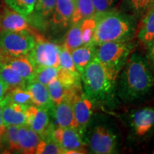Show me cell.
<instances>
[{
	"label": "cell",
	"instance_id": "1",
	"mask_svg": "<svg viewBox=\"0 0 154 154\" xmlns=\"http://www.w3.org/2000/svg\"><path fill=\"white\" fill-rule=\"evenodd\" d=\"M121 70L118 93L123 101L141 99L151 92L154 86V76L148 61L140 54H130Z\"/></svg>",
	"mask_w": 154,
	"mask_h": 154
},
{
	"label": "cell",
	"instance_id": "2",
	"mask_svg": "<svg viewBox=\"0 0 154 154\" xmlns=\"http://www.w3.org/2000/svg\"><path fill=\"white\" fill-rule=\"evenodd\" d=\"M121 70L105 65L95 57L81 74L83 93L92 101H111Z\"/></svg>",
	"mask_w": 154,
	"mask_h": 154
},
{
	"label": "cell",
	"instance_id": "3",
	"mask_svg": "<svg viewBox=\"0 0 154 154\" xmlns=\"http://www.w3.org/2000/svg\"><path fill=\"white\" fill-rule=\"evenodd\" d=\"M96 17V28L92 44L99 45L108 42L128 40L135 31L131 15L111 10Z\"/></svg>",
	"mask_w": 154,
	"mask_h": 154
},
{
	"label": "cell",
	"instance_id": "4",
	"mask_svg": "<svg viewBox=\"0 0 154 154\" xmlns=\"http://www.w3.org/2000/svg\"><path fill=\"white\" fill-rule=\"evenodd\" d=\"M36 36H35L27 31H1L0 54L10 57L28 54L33 49Z\"/></svg>",
	"mask_w": 154,
	"mask_h": 154
},
{
	"label": "cell",
	"instance_id": "5",
	"mask_svg": "<svg viewBox=\"0 0 154 154\" xmlns=\"http://www.w3.org/2000/svg\"><path fill=\"white\" fill-rule=\"evenodd\" d=\"M131 49V44L128 40L105 42L96 46L94 57L105 65L121 70Z\"/></svg>",
	"mask_w": 154,
	"mask_h": 154
},
{
	"label": "cell",
	"instance_id": "6",
	"mask_svg": "<svg viewBox=\"0 0 154 154\" xmlns=\"http://www.w3.org/2000/svg\"><path fill=\"white\" fill-rule=\"evenodd\" d=\"M61 47L38 36L29 57L36 69L40 67L59 68L60 65Z\"/></svg>",
	"mask_w": 154,
	"mask_h": 154
},
{
	"label": "cell",
	"instance_id": "7",
	"mask_svg": "<svg viewBox=\"0 0 154 154\" xmlns=\"http://www.w3.org/2000/svg\"><path fill=\"white\" fill-rule=\"evenodd\" d=\"M88 143L92 153L111 154L116 152L117 136L112 130L104 125H96L90 133Z\"/></svg>",
	"mask_w": 154,
	"mask_h": 154
},
{
	"label": "cell",
	"instance_id": "8",
	"mask_svg": "<svg viewBox=\"0 0 154 154\" xmlns=\"http://www.w3.org/2000/svg\"><path fill=\"white\" fill-rule=\"evenodd\" d=\"M51 137L63 150V153H86L84 137L76 128L57 127L53 129Z\"/></svg>",
	"mask_w": 154,
	"mask_h": 154
},
{
	"label": "cell",
	"instance_id": "9",
	"mask_svg": "<svg viewBox=\"0 0 154 154\" xmlns=\"http://www.w3.org/2000/svg\"><path fill=\"white\" fill-rule=\"evenodd\" d=\"M82 86L76 89L72 99L73 109L77 124V130L84 137L87 125L93 114V101L82 93Z\"/></svg>",
	"mask_w": 154,
	"mask_h": 154
},
{
	"label": "cell",
	"instance_id": "10",
	"mask_svg": "<svg viewBox=\"0 0 154 154\" xmlns=\"http://www.w3.org/2000/svg\"><path fill=\"white\" fill-rule=\"evenodd\" d=\"M25 114L26 124L37 133L42 138L51 136L54 127L50 123L49 116L47 110L32 104L26 108Z\"/></svg>",
	"mask_w": 154,
	"mask_h": 154
},
{
	"label": "cell",
	"instance_id": "11",
	"mask_svg": "<svg viewBox=\"0 0 154 154\" xmlns=\"http://www.w3.org/2000/svg\"><path fill=\"white\" fill-rule=\"evenodd\" d=\"M129 123L136 136H146L154 128V108L145 107L135 111L130 116Z\"/></svg>",
	"mask_w": 154,
	"mask_h": 154
},
{
	"label": "cell",
	"instance_id": "12",
	"mask_svg": "<svg viewBox=\"0 0 154 154\" xmlns=\"http://www.w3.org/2000/svg\"><path fill=\"white\" fill-rule=\"evenodd\" d=\"M0 31H27L34 34L26 17L9 8V7H5L0 14Z\"/></svg>",
	"mask_w": 154,
	"mask_h": 154
},
{
	"label": "cell",
	"instance_id": "13",
	"mask_svg": "<svg viewBox=\"0 0 154 154\" xmlns=\"http://www.w3.org/2000/svg\"><path fill=\"white\" fill-rule=\"evenodd\" d=\"M74 0H57L51 16V24L56 30H62L72 24Z\"/></svg>",
	"mask_w": 154,
	"mask_h": 154
},
{
	"label": "cell",
	"instance_id": "14",
	"mask_svg": "<svg viewBox=\"0 0 154 154\" xmlns=\"http://www.w3.org/2000/svg\"><path fill=\"white\" fill-rule=\"evenodd\" d=\"M0 63L8 65L17 74L26 81L32 80L36 70L28 54L18 57L0 54Z\"/></svg>",
	"mask_w": 154,
	"mask_h": 154
},
{
	"label": "cell",
	"instance_id": "15",
	"mask_svg": "<svg viewBox=\"0 0 154 154\" xmlns=\"http://www.w3.org/2000/svg\"><path fill=\"white\" fill-rule=\"evenodd\" d=\"M1 102L2 104L3 121L6 126L9 125L20 126L26 124L25 111L28 106L14 103L6 96Z\"/></svg>",
	"mask_w": 154,
	"mask_h": 154
},
{
	"label": "cell",
	"instance_id": "16",
	"mask_svg": "<svg viewBox=\"0 0 154 154\" xmlns=\"http://www.w3.org/2000/svg\"><path fill=\"white\" fill-rule=\"evenodd\" d=\"M25 88L29 92L32 104L51 112L54 105L50 98L47 86L35 81H28Z\"/></svg>",
	"mask_w": 154,
	"mask_h": 154
},
{
	"label": "cell",
	"instance_id": "17",
	"mask_svg": "<svg viewBox=\"0 0 154 154\" xmlns=\"http://www.w3.org/2000/svg\"><path fill=\"white\" fill-rule=\"evenodd\" d=\"M51 113L58 127L74 128L77 129L72 97H67L60 103L55 106Z\"/></svg>",
	"mask_w": 154,
	"mask_h": 154
},
{
	"label": "cell",
	"instance_id": "18",
	"mask_svg": "<svg viewBox=\"0 0 154 154\" xmlns=\"http://www.w3.org/2000/svg\"><path fill=\"white\" fill-rule=\"evenodd\" d=\"M18 138L20 152L26 154L35 153L41 136L27 124L19 126Z\"/></svg>",
	"mask_w": 154,
	"mask_h": 154
},
{
	"label": "cell",
	"instance_id": "19",
	"mask_svg": "<svg viewBox=\"0 0 154 154\" xmlns=\"http://www.w3.org/2000/svg\"><path fill=\"white\" fill-rule=\"evenodd\" d=\"M96 46L93 44H83L71 51L73 61L80 74L95 56Z\"/></svg>",
	"mask_w": 154,
	"mask_h": 154
},
{
	"label": "cell",
	"instance_id": "20",
	"mask_svg": "<svg viewBox=\"0 0 154 154\" xmlns=\"http://www.w3.org/2000/svg\"><path fill=\"white\" fill-rule=\"evenodd\" d=\"M142 17L138 25L137 37L148 46L154 39V5Z\"/></svg>",
	"mask_w": 154,
	"mask_h": 154
},
{
	"label": "cell",
	"instance_id": "21",
	"mask_svg": "<svg viewBox=\"0 0 154 154\" xmlns=\"http://www.w3.org/2000/svg\"><path fill=\"white\" fill-rule=\"evenodd\" d=\"M57 0H37L33 12L29 16L38 25H42L51 16Z\"/></svg>",
	"mask_w": 154,
	"mask_h": 154
},
{
	"label": "cell",
	"instance_id": "22",
	"mask_svg": "<svg viewBox=\"0 0 154 154\" xmlns=\"http://www.w3.org/2000/svg\"><path fill=\"white\" fill-rule=\"evenodd\" d=\"M95 9L92 0H74L72 24H78L84 19L95 17Z\"/></svg>",
	"mask_w": 154,
	"mask_h": 154
},
{
	"label": "cell",
	"instance_id": "23",
	"mask_svg": "<svg viewBox=\"0 0 154 154\" xmlns=\"http://www.w3.org/2000/svg\"><path fill=\"white\" fill-rule=\"evenodd\" d=\"M0 79L8 86V90L17 87L25 88L28 82L8 65L2 63H0Z\"/></svg>",
	"mask_w": 154,
	"mask_h": 154
},
{
	"label": "cell",
	"instance_id": "24",
	"mask_svg": "<svg viewBox=\"0 0 154 154\" xmlns=\"http://www.w3.org/2000/svg\"><path fill=\"white\" fill-rule=\"evenodd\" d=\"M19 126L9 125L7 126L5 135L2 138L0 147L4 148L7 153L20 151L18 138Z\"/></svg>",
	"mask_w": 154,
	"mask_h": 154
},
{
	"label": "cell",
	"instance_id": "25",
	"mask_svg": "<svg viewBox=\"0 0 154 154\" xmlns=\"http://www.w3.org/2000/svg\"><path fill=\"white\" fill-rule=\"evenodd\" d=\"M154 5V0H123V7L134 17H142Z\"/></svg>",
	"mask_w": 154,
	"mask_h": 154
},
{
	"label": "cell",
	"instance_id": "26",
	"mask_svg": "<svg viewBox=\"0 0 154 154\" xmlns=\"http://www.w3.org/2000/svg\"><path fill=\"white\" fill-rule=\"evenodd\" d=\"M50 98L54 105L57 106L62 102L70 93L71 88H67L57 78L53 79L47 85Z\"/></svg>",
	"mask_w": 154,
	"mask_h": 154
},
{
	"label": "cell",
	"instance_id": "27",
	"mask_svg": "<svg viewBox=\"0 0 154 154\" xmlns=\"http://www.w3.org/2000/svg\"><path fill=\"white\" fill-rule=\"evenodd\" d=\"M82 33L80 29V24H72L66 34L63 47H64L69 51L76 49L77 47L83 45Z\"/></svg>",
	"mask_w": 154,
	"mask_h": 154
},
{
	"label": "cell",
	"instance_id": "28",
	"mask_svg": "<svg viewBox=\"0 0 154 154\" xmlns=\"http://www.w3.org/2000/svg\"><path fill=\"white\" fill-rule=\"evenodd\" d=\"M37 0H5L9 8L26 18L33 12Z\"/></svg>",
	"mask_w": 154,
	"mask_h": 154
},
{
	"label": "cell",
	"instance_id": "29",
	"mask_svg": "<svg viewBox=\"0 0 154 154\" xmlns=\"http://www.w3.org/2000/svg\"><path fill=\"white\" fill-rule=\"evenodd\" d=\"M6 97L11 101L18 104L29 106L32 104L30 94L25 88L17 87L7 91Z\"/></svg>",
	"mask_w": 154,
	"mask_h": 154
},
{
	"label": "cell",
	"instance_id": "30",
	"mask_svg": "<svg viewBox=\"0 0 154 154\" xmlns=\"http://www.w3.org/2000/svg\"><path fill=\"white\" fill-rule=\"evenodd\" d=\"M36 154H61L63 150L51 136L42 138L36 147Z\"/></svg>",
	"mask_w": 154,
	"mask_h": 154
},
{
	"label": "cell",
	"instance_id": "31",
	"mask_svg": "<svg viewBox=\"0 0 154 154\" xmlns=\"http://www.w3.org/2000/svg\"><path fill=\"white\" fill-rule=\"evenodd\" d=\"M57 79L67 88L81 85V74H74L61 67L58 69Z\"/></svg>",
	"mask_w": 154,
	"mask_h": 154
},
{
	"label": "cell",
	"instance_id": "32",
	"mask_svg": "<svg viewBox=\"0 0 154 154\" xmlns=\"http://www.w3.org/2000/svg\"><path fill=\"white\" fill-rule=\"evenodd\" d=\"M96 28V17H91L84 19L80 23V29L82 33L83 44H92Z\"/></svg>",
	"mask_w": 154,
	"mask_h": 154
},
{
	"label": "cell",
	"instance_id": "33",
	"mask_svg": "<svg viewBox=\"0 0 154 154\" xmlns=\"http://www.w3.org/2000/svg\"><path fill=\"white\" fill-rule=\"evenodd\" d=\"M58 69L54 67H40L36 69L33 79L31 81L38 82L47 86L53 79L57 78Z\"/></svg>",
	"mask_w": 154,
	"mask_h": 154
},
{
	"label": "cell",
	"instance_id": "34",
	"mask_svg": "<svg viewBox=\"0 0 154 154\" xmlns=\"http://www.w3.org/2000/svg\"><path fill=\"white\" fill-rule=\"evenodd\" d=\"M59 67L63 68L74 74H80L75 66L71 52L64 47H61L60 51V65Z\"/></svg>",
	"mask_w": 154,
	"mask_h": 154
},
{
	"label": "cell",
	"instance_id": "35",
	"mask_svg": "<svg viewBox=\"0 0 154 154\" xmlns=\"http://www.w3.org/2000/svg\"><path fill=\"white\" fill-rule=\"evenodd\" d=\"M118 1L119 0H92L95 9V16L111 10Z\"/></svg>",
	"mask_w": 154,
	"mask_h": 154
},
{
	"label": "cell",
	"instance_id": "36",
	"mask_svg": "<svg viewBox=\"0 0 154 154\" xmlns=\"http://www.w3.org/2000/svg\"><path fill=\"white\" fill-rule=\"evenodd\" d=\"M147 61L151 69L154 72V39L148 45Z\"/></svg>",
	"mask_w": 154,
	"mask_h": 154
},
{
	"label": "cell",
	"instance_id": "37",
	"mask_svg": "<svg viewBox=\"0 0 154 154\" xmlns=\"http://www.w3.org/2000/svg\"><path fill=\"white\" fill-rule=\"evenodd\" d=\"M6 129H7V126L4 124L2 118V102L0 101V143H1L2 138L5 134Z\"/></svg>",
	"mask_w": 154,
	"mask_h": 154
},
{
	"label": "cell",
	"instance_id": "38",
	"mask_svg": "<svg viewBox=\"0 0 154 154\" xmlns=\"http://www.w3.org/2000/svg\"><path fill=\"white\" fill-rule=\"evenodd\" d=\"M7 91H8V86L0 79V101H2L4 98L5 97Z\"/></svg>",
	"mask_w": 154,
	"mask_h": 154
}]
</instances>
